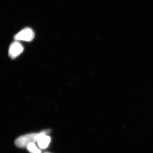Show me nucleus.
Here are the masks:
<instances>
[{"instance_id": "1", "label": "nucleus", "mask_w": 153, "mask_h": 153, "mask_svg": "<svg viewBox=\"0 0 153 153\" xmlns=\"http://www.w3.org/2000/svg\"><path fill=\"white\" fill-rule=\"evenodd\" d=\"M38 135V133H32L22 136L16 140L15 145L19 148L27 147L30 144L37 142Z\"/></svg>"}, {"instance_id": "2", "label": "nucleus", "mask_w": 153, "mask_h": 153, "mask_svg": "<svg viewBox=\"0 0 153 153\" xmlns=\"http://www.w3.org/2000/svg\"><path fill=\"white\" fill-rule=\"evenodd\" d=\"M35 37V33L32 29L26 28L21 30L14 37L16 41H25L29 42L33 41Z\"/></svg>"}, {"instance_id": "3", "label": "nucleus", "mask_w": 153, "mask_h": 153, "mask_svg": "<svg viewBox=\"0 0 153 153\" xmlns=\"http://www.w3.org/2000/svg\"><path fill=\"white\" fill-rule=\"evenodd\" d=\"M24 50V47L18 41L13 42L9 49V55L11 58L14 59L22 54Z\"/></svg>"}, {"instance_id": "4", "label": "nucleus", "mask_w": 153, "mask_h": 153, "mask_svg": "<svg viewBox=\"0 0 153 153\" xmlns=\"http://www.w3.org/2000/svg\"><path fill=\"white\" fill-rule=\"evenodd\" d=\"M51 141V138L47 135L41 132L38 133L37 137L38 145L40 149H44L48 147Z\"/></svg>"}, {"instance_id": "5", "label": "nucleus", "mask_w": 153, "mask_h": 153, "mask_svg": "<svg viewBox=\"0 0 153 153\" xmlns=\"http://www.w3.org/2000/svg\"><path fill=\"white\" fill-rule=\"evenodd\" d=\"M27 149L30 153H41V151L37 147L35 143H32L26 147Z\"/></svg>"}, {"instance_id": "6", "label": "nucleus", "mask_w": 153, "mask_h": 153, "mask_svg": "<svg viewBox=\"0 0 153 153\" xmlns=\"http://www.w3.org/2000/svg\"><path fill=\"white\" fill-rule=\"evenodd\" d=\"M51 131L50 130H45L43 131H41V133L47 135L49 133L51 132Z\"/></svg>"}, {"instance_id": "7", "label": "nucleus", "mask_w": 153, "mask_h": 153, "mask_svg": "<svg viewBox=\"0 0 153 153\" xmlns=\"http://www.w3.org/2000/svg\"><path fill=\"white\" fill-rule=\"evenodd\" d=\"M44 153H49V152H45Z\"/></svg>"}]
</instances>
